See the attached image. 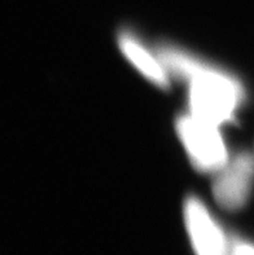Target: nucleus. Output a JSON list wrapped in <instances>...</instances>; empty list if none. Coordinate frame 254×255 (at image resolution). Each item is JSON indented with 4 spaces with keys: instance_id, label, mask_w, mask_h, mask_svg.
Segmentation results:
<instances>
[{
    "instance_id": "nucleus-1",
    "label": "nucleus",
    "mask_w": 254,
    "mask_h": 255,
    "mask_svg": "<svg viewBox=\"0 0 254 255\" xmlns=\"http://www.w3.org/2000/svg\"><path fill=\"white\" fill-rule=\"evenodd\" d=\"M243 99L242 84L208 64L188 82L190 113L218 126L234 120Z\"/></svg>"
},
{
    "instance_id": "nucleus-2",
    "label": "nucleus",
    "mask_w": 254,
    "mask_h": 255,
    "mask_svg": "<svg viewBox=\"0 0 254 255\" xmlns=\"http://www.w3.org/2000/svg\"><path fill=\"white\" fill-rule=\"evenodd\" d=\"M219 127L191 113L178 118V137L197 171L216 174L229 162L230 155Z\"/></svg>"
},
{
    "instance_id": "nucleus-3",
    "label": "nucleus",
    "mask_w": 254,
    "mask_h": 255,
    "mask_svg": "<svg viewBox=\"0 0 254 255\" xmlns=\"http://www.w3.org/2000/svg\"><path fill=\"white\" fill-rule=\"evenodd\" d=\"M253 180V154L242 152L230 157L229 162L214 174L212 187L214 200L226 210H239L248 202Z\"/></svg>"
},
{
    "instance_id": "nucleus-4",
    "label": "nucleus",
    "mask_w": 254,
    "mask_h": 255,
    "mask_svg": "<svg viewBox=\"0 0 254 255\" xmlns=\"http://www.w3.org/2000/svg\"><path fill=\"white\" fill-rule=\"evenodd\" d=\"M184 220L196 255H230L232 244L199 198L190 197L186 201Z\"/></svg>"
},
{
    "instance_id": "nucleus-5",
    "label": "nucleus",
    "mask_w": 254,
    "mask_h": 255,
    "mask_svg": "<svg viewBox=\"0 0 254 255\" xmlns=\"http://www.w3.org/2000/svg\"><path fill=\"white\" fill-rule=\"evenodd\" d=\"M119 48L125 57L131 62L140 74L144 75L149 82L161 88H168L170 84L169 73L158 55H153L145 48L135 36L122 32L118 38Z\"/></svg>"
},
{
    "instance_id": "nucleus-6",
    "label": "nucleus",
    "mask_w": 254,
    "mask_h": 255,
    "mask_svg": "<svg viewBox=\"0 0 254 255\" xmlns=\"http://www.w3.org/2000/svg\"><path fill=\"white\" fill-rule=\"evenodd\" d=\"M157 55L169 75H174L186 82H190L206 65L195 56L170 45L160 47L157 49Z\"/></svg>"
},
{
    "instance_id": "nucleus-7",
    "label": "nucleus",
    "mask_w": 254,
    "mask_h": 255,
    "mask_svg": "<svg viewBox=\"0 0 254 255\" xmlns=\"http://www.w3.org/2000/svg\"><path fill=\"white\" fill-rule=\"evenodd\" d=\"M230 255H254V245L244 241L234 243L231 246Z\"/></svg>"
},
{
    "instance_id": "nucleus-8",
    "label": "nucleus",
    "mask_w": 254,
    "mask_h": 255,
    "mask_svg": "<svg viewBox=\"0 0 254 255\" xmlns=\"http://www.w3.org/2000/svg\"><path fill=\"white\" fill-rule=\"evenodd\" d=\"M253 159H254V154H253Z\"/></svg>"
}]
</instances>
